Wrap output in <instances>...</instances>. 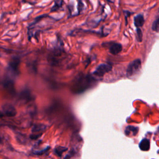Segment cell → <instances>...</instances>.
<instances>
[{
  "mask_svg": "<svg viewBox=\"0 0 159 159\" xmlns=\"http://www.w3.org/2000/svg\"><path fill=\"white\" fill-rule=\"evenodd\" d=\"M141 67V61L139 59H137L130 63H129L127 70V75L128 77H131L136 74L140 69Z\"/></svg>",
  "mask_w": 159,
  "mask_h": 159,
  "instance_id": "1",
  "label": "cell"
},
{
  "mask_svg": "<svg viewBox=\"0 0 159 159\" xmlns=\"http://www.w3.org/2000/svg\"><path fill=\"white\" fill-rule=\"evenodd\" d=\"M111 66L108 64L99 65L94 72V74L98 76H102L111 70Z\"/></svg>",
  "mask_w": 159,
  "mask_h": 159,
  "instance_id": "2",
  "label": "cell"
},
{
  "mask_svg": "<svg viewBox=\"0 0 159 159\" xmlns=\"http://www.w3.org/2000/svg\"><path fill=\"white\" fill-rule=\"evenodd\" d=\"M3 113L7 117L15 116L17 114L16 108L11 104H5L2 106Z\"/></svg>",
  "mask_w": 159,
  "mask_h": 159,
  "instance_id": "3",
  "label": "cell"
},
{
  "mask_svg": "<svg viewBox=\"0 0 159 159\" xmlns=\"http://www.w3.org/2000/svg\"><path fill=\"white\" fill-rule=\"evenodd\" d=\"M134 25L137 28H140V27H142L143 25L145 22L144 17L143 14H140L135 16L134 19Z\"/></svg>",
  "mask_w": 159,
  "mask_h": 159,
  "instance_id": "4",
  "label": "cell"
},
{
  "mask_svg": "<svg viewBox=\"0 0 159 159\" xmlns=\"http://www.w3.org/2000/svg\"><path fill=\"white\" fill-rule=\"evenodd\" d=\"M121 50H122L121 45L119 43H117L112 44L109 48L110 53L112 54H114V55H116V54L119 53L121 51Z\"/></svg>",
  "mask_w": 159,
  "mask_h": 159,
  "instance_id": "5",
  "label": "cell"
},
{
  "mask_svg": "<svg viewBox=\"0 0 159 159\" xmlns=\"http://www.w3.org/2000/svg\"><path fill=\"white\" fill-rule=\"evenodd\" d=\"M140 148L143 151H147L150 148V141L147 139H143L139 143Z\"/></svg>",
  "mask_w": 159,
  "mask_h": 159,
  "instance_id": "6",
  "label": "cell"
},
{
  "mask_svg": "<svg viewBox=\"0 0 159 159\" xmlns=\"http://www.w3.org/2000/svg\"><path fill=\"white\" fill-rule=\"evenodd\" d=\"M47 126H45L43 124H35L32 127V133H38L45 130Z\"/></svg>",
  "mask_w": 159,
  "mask_h": 159,
  "instance_id": "7",
  "label": "cell"
},
{
  "mask_svg": "<svg viewBox=\"0 0 159 159\" xmlns=\"http://www.w3.org/2000/svg\"><path fill=\"white\" fill-rule=\"evenodd\" d=\"M137 132H138V128L134 126H131V125L127 127L125 130V133L127 135H130L131 134V132L132 135H136Z\"/></svg>",
  "mask_w": 159,
  "mask_h": 159,
  "instance_id": "8",
  "label": "cell"
},
{
  "mask_svg": "<svg viewBox=\"0 0 159 159\" xmlns=\"http://www.w3.org/2000/svg\"><path fill=\"white\" fill-rule=\"evenodd\" d=\"M63 0H55L53 6L52 7L50 12H55L58 11L62 7Z\"/></svg>",
  "mask_w": 159,
  "mask_h": 159,
  "instance_id": "9",
  "label": "cell"
},
{
  "mask_svg": "<svg viewBox=\"0 0 159 159\" xmlns=\"http://www.w3.org/2000/svg\"><path fill=\"white\" fill-rule=\"evenodd\" d=\"M66 150H67V148L63 147H58L55 148L54 152L56 155L60 157L63 153H64Z\"/></svg>",
  "mask_w": 159,
  "mask_h": 159,
  "instance_id": "10",
  "label": "cell"
},
{
  "mask_svg": "<svg viewBox=\"0 0 159 159\" xmlns=\"http://www.w3.org/2000/svg\"><path fill=\"white\" fill-rule=\"evenodd\" d=\"M152 29L155 32H159V17H158L153 22Z\"/></svg>",
  "mask_w": 159,
  "mask_h": 159,
  "instance_id": "11",
  "label": "cell"
},
{
  "mask_svg": "<svg viewBox=\"0 0 159 159\" xmlns=\"http://www.w3.org/2000/svg\"><path fill=\"white\" fill-rule=\"evenodd\" d=\"M78 12L80 13L83 8V4L81 1V0H78Z\"/></svg>",
  "mask_w": 159,
  "mask_h": 159,
  "instance_id": "12",
  "label": "cell"
},
{
  "mask_svg": "<svg viewBox=\"0 0 159 159\" xmlns=\"http://www.w3.org/2000/svg\"><path fill=\"white\" fill-rule=\"evenodd\" d=\"M137 35H138V37H139V40H140V41H141V40H142V32H141L140 28H137Z\"/></svg>",
  "mask_w": 159,
  "mask_h": 159,
  "instance_id": "13",
  "label": "cell"
},
{
  "mask_svg": "<svg viewBox=\"0 0 159 159\" xmlns=\"http://www.w3.org/2000/svg\"><path fill=\"white\" fill-rule=\"evenodd\" d=\"M158 129H159V128H158Z\"/></svg>",
  "mask_w": 159,
  "mask_h": 159,
  "instance_id": "14",
  "label": "cell"
}]
</instances>
